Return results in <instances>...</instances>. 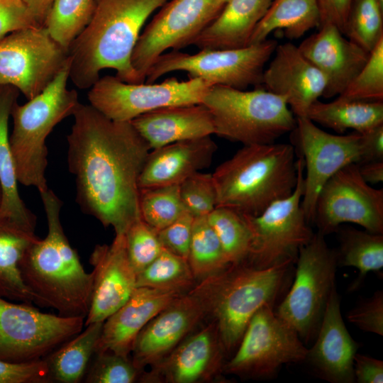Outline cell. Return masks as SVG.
Segmentation results:
<instances>
[{"label": "cell", "mask_w": 383, "mask_h": 383, "mask_svg": "<svg viewBox=\"0 0 383 383\" xmlns=\"http://www.w3.org/2000/svg\"><path fill=\"white\" fill-rule=\"evenodd\" d=\"M38 238L35 232L0 218V296L35 304L33 295L22 279L20 262L27 249Z\"/></svg>", "instance_id": "f1b7e54d"}, {"label": "cell", "mask_w": 383, "mask_h": 383, "mask_svg": "<svg viewBox=\"0 0 383 383\" xmlns=\"http://www.w3.org/2000/svg\"><path fill=\"white\" fill-rule=\"evenodd\" d=\"M1 201H2V189H1V183H0V206H1Z\"/></svg>", "instance_id": "11a10c76"}, {"label": "cell", "mask_w": 383, "mask_h": 383, "mask_svg": "<svg viewBox=\"0 0 383 383\" xmlns=\"http://www.w3.org/2000/svg\"><path fill=\"white\" fill-rule=\"evenodd\" d=\"M292 131L304 160V193L301 206L309 223H313L315 207L323 184L341 168L359 164L361 158L360 133L334 135L306 117H296Z\"/></svg>", "instance_id": "e0dca14e"}, {"label": "cell", "mask_w": 383, "mask_h": 383, "mask_svg": "<svg viewBox=\"0 0 383 383\" xmlns=\"http://www.w3.org/2000/svg\"><path fill=\"white\" fill-rule=\"evenodd\" d=\"M139 208L142 219L157 232L187 212L179 185L140 189Z\"/></svg>", "instance_id": "74e56055"}, {"label": "cell", "mask_w": 383, "mask_h": 383, "mask_svg": "<svg viewBox=\"0 0 383 383\" xmlns=\"http://www.w3.org/2000/svg\"><path fill=\"white\" fill-rule=\"evenodd\" d=\"M314 343L304 361L320 379L331 383H353L354 357L358 344L349 333L335 286L330 294Z\"/></svg>", "instance_id": "603a6c76"}, {"label": "cell", "mask_w": 383, "mask_h": 383, "mask_svg": "<svg viewBox=\"0 0 383 383\" xmlns=\"http://www.w3.org/2000/svg\"><path fill=\"white\" fill-rule=\"evenodd\" d=\"M69 59L43 26L13 31L0 40V84L10 85L28 100L41 93Z\"/></svg>", "instance_id": "9a60e30c"}, {"label": "cell", "mask_w": 383, "mask_h": 383, "mask_svg": "<svg viewBox=\"0 0 383 383\" xmlns=\"http://www.w3.org/2000/svg\"><path fill=\"white\" fill-rule=\"evenodd\" d=\"M320 13V26L331 23L345 33L346 21L353 0H316Z\"/></svg>", "instance_id": "c3c4849f"}, {"label": "cell", "mask_w": 383, "mask_h": 383, "mask_svg": "<svg viewBox=\"0 0 383 383\" xmlns=\"http://www.w3.org/2000/svg\"><path fill=\"white\" fill-rule=\"evenodd\" d=\"M196 280L188 260L163 248L160 255L136 274V287L185 293Z\"/></svg>", "instance_id": "e575fe53"}, {"label": "cell", "mask_w": 383, "mask_h": 383, "mask_svg": "<svg viewBox=\"0 0 383 383\" xmlns=\"http://www.w3.org/2000/svg\"><path fill=\"white\" fill-rule=\"evenodd\" d=\"M294 263L258 269L244 262L223 271L211 314L226 352L235 348L253 315L274 306L289 287Z\"/></svg>", "instance_id": "52a82bcc"}, {"label": "cell", "mask_w": 383, "mask_h": 383, "mask_svg": "<svg viewBox=\"0 0 383 383\" xmlns=\"http://www.w3.org/2000/svg\"><path fill=\"white\" fill-rule=\"evenodd\" d=\"M223 271L210 276L172 300L139 333L131 350L143 371L167 355L211 313Z\"/></svg>", "instance_id": "4fadbf2b"}, {"label": "cell", "mask_w": 383, "mask_h": 383, "mask_svg": "<svg viewBox=\"0 0 383 383\" xmlns=\"http://www.w3.org/2000/svg\"><path fill=\"white\" fill-rule=\"evenodd\" d=\"M187 211L194 218L208 216L216 207V191L212 174L198 172L179 184Z\"/></svg>", "instance_id": "7bdbcfd3"}, {"label": "cell", "mask_w": 383, "mask_h": 383, "mask_svg": "<svg viewBox=\"0 0 383 383\" xmlns=\"http://www.w3.org/2000/svg\"><path fill=\"white\" fill-rule=\"evenodd\" d=\"M360 133L361 158L359 164L383 160V123Z\"/></svg>", "instance_id": "f907efd6"}, {"label": "cell", "mask_w": 383, "mask_h": 383, "mask_svg": "<svg viewBox=\"0 0 383 383\" xmlns=\"http://www.w3.org/2000/svg\"><path fill=\"white\" fill-rule=\"evenodd\" d=\"M201 103L211 113L214 134L243 145L273 143L296 123L286 98L262 87L212 85Z\"/></svg>", "instance_id": "8992f818"}, {"label": "cell", "mask_w": 383, "mask_h": 383, "mask_svg": "<svg viewBox=\"0 0 383 383\" xmlns=\"http://www.w3.org/2000/svg\"><path fill=\"white\" fill-rule=\"evenodd\" d=\"M305 117L339 134L348 129L362 133L383 123V101L348 100L338 97L330 102L317 100L310 106Z\"/></svg>", "instance_id": "f546056e"}, {"label": "cell", "mask_w": 383, "mask_h": 383, "mask_svg": "<svg viewBox=\"0 0 383 383\" xmlns=\"http://www.w3.org/2000/svg\"><path fill=\"white\" fill-rule=\"evenodd\" d=\"M181 294L172 291L136 287L126 303L104 321L95 353L111 351L129 357L139 333Z\"/></svg>", "instance_id": "cb8c5ba5"}, {"label": "cell", "mask_w": 383, "mask_h": 383, "mask_svg": "<svg viewBox=\"0 0 383 383\" xmlns=\"http://www.w3.org/2000/svg\"><path fill=\"white\" fill-rule=\"evenodd\" d=\"M347 319L365 332L383 335L382 290L377 291L348 311Z\"/></svg>", "instance_id": "ee69618b"}, {"label": "cell", "mask_w": 383, "mask_h": 383, "mask_svg": "<svg viewBox=\"0 0 383 383\" xmlns=\"http://www.w3.org/2000/svg\"><path fill=\"white\" fill-rule=\"evenodd\" d=\"M278 42L272 39L238 49H201L194 54L172 50L160 55L149 68L146 82L176 71L186 72L191 78L202 79L212 85L238 89L261 87L265 65Z\"/></svg>", "instance_id": "30bf717a"}, {"label": "cell", "mask_w": 383, "mask_h": 383, "mask_svg": "<svg viewBox=\"0 0 383 383\" xmlns=\"http://www.w3.org/2000/svg\"><path fill=\"white\" fill-rule=\"evenodd\" d=\"M211 86L200 78L179 81L172 77L158 84H144L106 75L89 88L87 97L89 104L109 118L131 121L160 108L201 104Z\"/></svg>", "instance_id": "5bb4252c"}, {"label": "cell", "mask_w": 383, "mask_h": 383, "mask_svg": "<svg viewBox=\"0 0 383 383\" xmlns=\"http://www.w3.org/2000/svg\"><path fill=\"white\" fill-rule=\"evenodd\" d=\"M267 68L261 87L287 99L296 117H305L310 106L323 96L324 76L292 43L277 45Z\"/></svg>", "instance_id": "44dd1931"}, {"label": "cell", "mask_w": 383, "mask_h": 383, "mask_svg": "<svg viewBox=\"0 0 383 383\" xmlns=\"http://www.w3.org/2000/svg\"><path fill=\"white\" fill-rule=\"evenodd\" d=\"M67 136V162L83 211L115 233L140 218L138 180L151 150L131 121L79 104Z\"/></svg>", "instance_id": "6da1fadb"}, {"label": "cell", "mask_w": 383, "mask_h": 383, "mask_svg": "<svg viewBox=\"0 0 383 383\" xmlns=\"http://www.w3.org/2000/svg\"><path fill=\"white\" fill-rule=\"evenodd\" d=\"M94 6V0H53L43 26L69 51L72 42L91 21Z\"/></svg>", "instance_id": "d590c367"}, {"label": "cell", "mask_w": 383, "mask_h": 383, "mask_svg": "<svg viewBox=\"0 0 383 383\" xmlns=\"http://www.w3.org/2000/svg\"><path fill=\"white\" fill-rule=\"evenodd\" d=\"M353 372L356 382H383V362L377 358L357 353L354 357Z\"/></svg>", "instance_id": "681fc988"}, {"label": "cell", "mask_w": 383, "mask_h": 383, "mask_svg": "<svg viewBox=\"0 0 383 383\" xmlns=\"http://www.w3.org/2000/svg\"><path fill=\"white\" fill-rule=\"evenodd\" d=\"M272 0H230L218 16L204 27L191 45L200 50L238 49L250 38Z\"/></svg>", "instance_id": "4316f807"}, {"label": "cell", "mask_w": 383, "mask_h": 383, "mask_svg": "<svg viewBox=\"0 0 383 383\" xmlns=\"http://www.w3.org/2000/svg\"><path fill=\"white\" fill-rule=\"evenodd\" d=\"M48 233L26 251L21 262L22 279L35 304L52 308L61 316L85 318L89 308L93 274L87 273L62 228V202L49 188L40 193Z\"/></svg>", "instance_id": "3957f363"}, {"label": "cell", "mask_w": 383, "mask_h": 383, "mask_svg": "<svg viewBox=\"0 0 383 383\" xmlns=\"http://www.w3.org/2000/svg\"><path fill=\"white\" fill-rule=\"evenodd\" d=\"M358 169L361 177L368 184L383 182V160L359 164Z\"/></svg>", "instance_id": "816d5d0a"}, {"label": "cell", "mask_w": 383, "mask_h": 383, "mask_svg": "<svg viewBox=\"0 0 383 383\" xmlns=\"http://www.w3.org/2000/svg\"><path fill=\"white\" fill-rule=\"evenodd\" d=\"M194 217L188 211L157 232L162 248L172 253L188 258Z\"/></svg>", "instance_id": "f6af8a7d"}, {"label": "cell", "mask_w": 383, "mask_h": 383, "mask_svg": "<svg viewBox=\"0 0 383 383\" xmlns=\"http://www.w3.org/2000/svg\"><path fill=\"white\" fill-rule=\"evenodd\" d=\"M18 90L10 85L0 84V183L2 201L0 218H6L35 232L36 217L21 199L11 150L9 120Z\"/></svg>", "instance_id": "83f0119b"}, {"label": "cell", "mask_w": 383, "mask_h": 383, "mask_svg": "<svg viewBox=\"0 0 383 383\" xmlns=\"http://www.w3.org/2000/svg\"><path fill=\"white\" fill-rule=\"evenodd\" d=\"M187 260L195 279L199 282L231 265L207 216L194 218Z\"/></svg>", "instance_id": "836d02e7"}, {"label": "cell", "mask_w": 383, "mask_h": 383, "mask_svg": "<svg viewBox=\"0 0 383 383\" xmlns=\"http://www.w3.org/2000/svg\"><path fill=\"white\" fill-rule=\"evenodd\" d=\"M85 374L88 383H132L139 379L138 370L129 357L111 351L96 353Z\"/></svg>", "instance_id": "b9f144b4"}, {"label": "cell", "mask_w": 383, "mask_h": 383, "mask_svg": "<svg viewBox=\"0 0 383 383\" xmlns=\"http://www.w3.org/2000/svg\"><path fill=\"white\" fill-rule=\"evenodd\" d=\"M125 238L127 255L136 274L150 264L163 250L157 232L141 217L128 227Z\"/></svg>", "instance_id": "60d3db41"}, {"label": "cell", "mask_w": 383, "mask_h": 383, "mask_svg": "<svg viewBox=\"0 0 383 383\" xmlns=\"http://www.w3.org/2000/svg\"><path fill=\"white\" fill-rule=\"evenodd\" d=\"M304 172V160L298 155L297 182L294 192L272 203L257 216L240 213L251 234L244 263L258 269L295 264L300 248L312 238L314 233L301 206Z\"/></svg>", "instance_id": "9c48e42d"}, {"label": "cell", "mask_w": 383, "mask_h": 383, "mask_svg": "<svg viewBox=\"0 0 383 383\" xmlns=\"http://www.w3.org/2000/svg\"><path fill=\"white\" fill-rule=\"evenodd\" d=\"M338 98L383 101V38L370 52L369 58Z\"/></svg>", "instance_id": "ab89813d"}, {"label": "cell", "mask_w": 383, "mask_h": 383, "mask_svg": "<svg viewBox=\"0 0 383 383\" xmlns=\"http://www.w3.org/2000/svg\"><path fill=\"white\" fill-rule=\"evenodd\" d=\"M340 246L338 266L353 267L359 270L350 290L357 289L370 272L383 268V233H374L354 228H338Z\"/></svg>", "instance_id": "d6a6232c"}, {"label": "cell", "mask_w": 383, "mask_h": 383, "mask_svg": "<svg viewBox=\"0 0 383 383\" xmlns=\"http://www.w3.org/2000/svg\"><path fill=\"white\" fill-rule=\"evenodd\" d=\"M104 322L87 325L45 358L51 382L78 383L85 376Z\"/></svg>", "instance_id": "1f68e13d"}, {"label": "cell", "mask_w": 383, "mask_h": 383, "mask_svg": "<svg viewBox=\"0 0 383 383\" xmlns=\"http://www.w3.org/2000/svg\"><path fill=\"white\" fill-rule=\"evenodd\" d=\"M297 151L288 143L243 145L212 173L216 206L255 216L289 196L297 182Z\"/></svg>", "instance_id": "277c9868"}, {"label": "cell", "mask_w": 383, "mask_h": 383, "mask_svg": "<svg viewBox=\"0 0 383 383\" xmlns=\"http://www.w3.org/2000/svg\"><path fill=\"white\" fill-rule=\"evenodd\" d=\"M307 350L296 331L275 313L274 306L267 305L251 318L223 371L242 378L270 379L284 365L304 362Z\"/></svg>", "instance_id": "8fae6325"}, {"label": "cell", "mask_w": 383, "mask_h": 383, "mask_svg": "<svg viewBox=\"0 0 383 383\" xmlns=\"http://www.w3.org/2000/svg\"><path fill=\"white\" fill-rule=\"evenodd\" d=\"M51 382L44 359L10 362L0 360V383H49Z\"/></svg>", "instance_id": "bcb514c9"}, {"label": "cell", "mask_w": 383, "mask_h": 383, "mask_svg": "<svg viewBox=\"0 0 383 383\" xmlns=\"http://www.w3.org/2000/svg\"><path fill=\"white\" fill-rule=\"evenodd\" d=\"M39 25L23 0H0V40L19 29Z\"/></svg>", "instance_id": "7dc6e473"}, {"label": "cell", "mask_w": 383, "mask_h": 383, "mask_svg": "<svg viewBox=\"0 0 383 383\" xmlns=\"http://www.w3.org/2000/svg\"><path fill=\"white\" fill-rule=\"evenodd\" d=\"M217 145L211 138L182 140L150 151L138 185L140 189L179 185L211 165Z\"/></svg>", "instance_id": "d4e9b609"}, {"label": "cell", "mask_w": 383, "mask_h": 383, "mask_svg": "<svg viewBox=\"0 0 383 383\" xmlns=\"http://www.w3.org/2000/svg\"><path fill=\"white\" fill-rule=\"evenodd\" d=\"M319 26L320 13L316 0H272L256 26L249 45L266 40L276 30H283L290 40L299 39Z\"/></svg>", "instance_id": "4dcf8cb0"}, {"label": "cell", "mask_w": 383, "mask_h": 383, "mask_svg": "<svg viewBox=\"0 0 383 383\" xmlns=\"http://www.w3.org/2000/svg\"><path fill=\"white\" fill-rule=\"evenodd\" d=\"M344 35L370 52L383 38V6L378 0H353Z\"/></svg>", "instance_id": "f35d334b"}, {"label": "cell", "mask_w": 383, "mask_h": 383, "mask_svg": "<svg viewBox=\"0 0 383 383\" xmlns=\"http://www.w3.org/2000/svg\"><path fill=\"white\" fill-rule=\"evenodd\" d=\"M213 0L167 1L146 26L137 40L131 64L139 83H143L155 60L169 48L180 50L191 45L206 26Z\"/></svg>", "instance_id": "ac0fdd59"}, {"label": "cell", "mask_w": 383, "mask_h": 383, "mask_svg": "<svg viewBox=\"0 0 383 383\" xmlns=\"http://www.w3.org/2000/svg\"><path fill=\"white\" fill-rule=\"evenodd\" d=\"M89 262L93 266V284L85 326L104 322L136 288V273L127 255L125 233L116 234L110 245H96Z\"/></svg>", "instance_id": "ffe728a7"}, {"label": "cell", "mask_w": 383, "mask_h": 383, "mask_svg": "<svg viewBox=\"0 0 383 383\" xmlns=\"http://www.w3.org/2000/svg\"><path fill=\"white\" fill-rule=\"evenodd\" d=\"M306 38L298 46L301 54L324 76L323 96H339L367 62L370 52L355 43L331 23Z\"/></svg>", "instance_id": "7402d4cb"}, {"label": "cell", "mask_w": 383, "mask_h": 383, "mask_svg": "<svg viewBox=\"0 0 383 383\" xmlns=\"http://www.w3.org/2000/svg\"><path fill=\"white\" fill-rule=\"evenodd\" d=\"M207 219L230 264L243 262L248 254L251 234L243 216L232 209L216 206Z\"/></svg>", "instance_id": "8d00e7d4"}, {"label": "cell", "mask_w": 383, "mask_h": 383, "mask_svg": "<svg viewBox=\"0 0 383 383\" xmlns=\"http://www.w3.org/2000/svg\"><path fill=\"white\" fill-rule=\"evenodd\" d=\"M70 60L53 81L27 103L16 101L11 116L13 129L9 143L18 182L33 187L39 193L48 189L47 137L54 127L74 114L79 101L74 89L67 88Z\"/></svg>", "instance_id": "5b68a950"}, {"label": "cell", "mask_w": 383, "mask_h": 383, "mask_svg": "<svg viewBox=\"0 0 383 383\" xmlns=\"http://www.w3.org/2000/svg\"><path fill=\"white\" fill-rule=\"evenodd\" d=\"M226 350L215 322L188 335L167 355L141 373V382L198 383L223 370Z\"/></svg>", "instance_id": "d6986e66"}, {"label": "cell", "mask_w": 383, "mask_h": 383, "mask_svg": "<svg viewBox=\"0 0 383 383\" xmlns=\"http://www.w3.org/2000/svg\"><path fill=\"white\" fill-rule=\"evenodd\" d=\"M131 122L151 150L215 133L211 113L202 103L160 108Z\"/></svg>", "instance_id": "484cf974"}, {"label": "cell", "mask_w": 383, "mask_h": 383, "mask_svg": "<svg viewBox=\"0 0 383 383\" xmlns=\"http://www.w3.org/2000/svg\"><path fill=\"white\" fill-rule=\"evenodd\" d=\"M89 24L69 48V79L89 89L104 69L128 83H139L131 55L148 17L169 0H94Z\"/></svg>", "instance_id": "7a4b0ae2"}, {"label": "cell", "mask_w": 383, "mask_h": 383, "mask_svg": "<svg viewBox=\"0 0 383 383\" xmlns=\"http://www.w3.org/2000/svg\"><path fill=\"white\" fill-rule=\"evenodd\" d=\"M345 223L383 233V189L371 187L361 177L357 164H350L323 184L317 197L313 223L323 235Z\"/></svg>", "instance_id": "2e32d148"}, {"label": "cell", "mask_w": 383, "mask_h": 383, "mask_svg": "<svg viewBox=\"0 0 383 383\" xmlns=\"http://www.w3.org/2000/svg\"><path fill=\"white\" fill-rule=\"evenodd\" d=\"M230 0H213L209 9L206 26L213 21L221 13Z\"/></svg>", "instance_id": "db71d44e"}, {"label": "cell", "mask_w": 383, "mask_h": 383, "mask_svg": "<svg viewBox=\"0 0 383 383\" xmlns=\"http://www.w3.org/2000/svg\"><path fill=\"white\" fill-rule=\"evenodd\" d=\"M324 237L317 232L300 248L294 282L274 310L296 331L304 344L315 339L335 286L337 251L329 248Z\"/></svg>", "instance_id": "ba28073f"}, {"label": "cell", "mask_w": 383, "mask_h": 383, "mask_svg": "<svg viewBox=\"0 0 383 383\" xmlns=\"http://www.w3.org/2000/svg\"><path fill=\"white\" fill-rule=\"evenodd\" d=\"M53 0H23L37 23L43 26Z\"/></svg>", "instance_id": "f5cc1de1"}, {"label": "cell", "mask_w": 383, "mask_h": 383, "mask_svg": "<svg viewBox=\"0 0 383 383\" xmlns=\"http://www.w3.org/2000/svg\"><path fill=\"white\" fill-rule=\"evenodd\" d=\"M84 320L44 313L0 296V360L18 363L44 359L80 333Z\"/></svg>", "instance_id": "7c38bea8"}]
</instances>
